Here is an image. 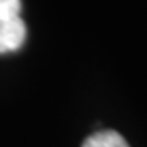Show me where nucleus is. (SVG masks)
Instances as JSON below:
<instances>
[{
  "label": "nucleus",
  "instance_id": "1",
  "mask_svg": "<svg viewBox=\"0 0 147 147\" xmlns=\"http://www.w3.org/2000/svg\"><path fill=\"white\" fill-rule=\"evenodd\" d=\"M26 39L21 0H0V54L18 51Z\"/></svg>",
  "mask_w": 147,
  "mask_h": 147
},
{
  "label": "nucleus",
  "instance_id": "2",
  "mask_svg": "<svg viewBox=\"0 0 147 147\" xmlns=\"http://www.w3.org/2000/svg\"><path fill=\"white\" fill-rule=\"evenodd\" d=\"M82 147H129L126 139L113 129L93 132L84 141Z\"/></svg>",
  "mask_w": 147,
  "mask_h": 147
}]
</instances>
